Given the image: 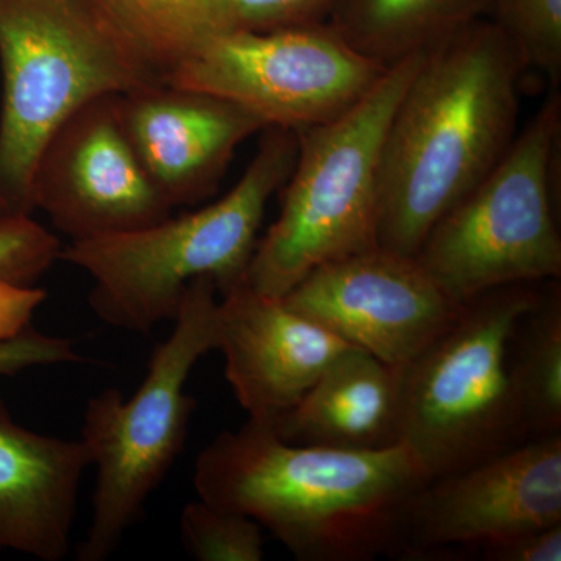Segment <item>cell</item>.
I'll use <instances>...</instances> for the list:
<instances>
[{
	"label": "cell",
	"mask_w": 561,
	"mask_h": 561,
	"mask_svg": "<svg viewBox=\"0 0 561 561\" xmlns=\"http://www.w3.org/2000/svg\"><path fill=\"white\" fill-rule=\"evenodd\" d=\"M479 553L486 561H560L561 523L524 531L511 540L483 548Z\"/></svg>",
	"instance_id": "cell-25"
},
{
	"label": "cell",
	"mask_w": 561,
	"mask_h": 561,
	"mask_svg": "<svg viewBox=\"0 0 561 561\" xmlns=\"http://www.w3.org/2000/svg\"><path fill=\"white\" fill-rule=\"evenodd\" d=\"M280 298L351 346L397 368L419 357L465 306L415 256L379 245L320 265Z\"/></svg>",
	"instance_id": "cell-11"
},
{
	"label": "cell",
	"mask_w": 561,
	"mask_h": 561,
	"mask_svg": "<svg viewBox=\"0 0 561 561\" xmlns=\"http://www.w3.org/2000/svg\"><path fill=\"white\" fill-rule=\"evenodd\" d=\"M486 14L489 0H341L328 22L362 55L390 66Z\"/></svg>",
	"instance_id": "cell-17"
},
{
	"label": "cell",
	"mask_w": 561,
	"mask_h": 561,
	"mask_svg": "<svg viewBox=\"0 0 561 561\" xmlns=\"http://www.w3.org/2000/svg\"><path fill=\"white\" fill-rule=\"evenodd\" d=\"M164 81L103 0H0V202L33 214L41 149L81 105Z\"/></svg>",
	"instance_id": "cell-4"
},
{
	"label": "cell",
	"mask_w": 561,
	"mask_h": 561,
	"mask_svg": "<svg viewBox=\"0 0 561 561\" xmlns=\"http://www.w3.org/2000/svg\"><path fill=\"white\" fill-rule=\"evenodd\" d=\"M404 443L375 451L283 440L249 420L198 456V497L250 516L300 561L401 556L413 501L430 483Z\"/></svg>",
	"instance_id": "cell-1"
},
{
	"label": "cell",
	"mask_w": 561,
	"mask_h": 561,
	"mask_svg": "<svg viewBox=\"0 0 561 561\" xmlns=\"http://www.w3.org/2000/svg\"><path fill=\"white\" fill-rule=\"evenodd\" d=\"M297 151V131L265 128L249 168L220 201L140 230L70 242L60 261L92 279L90 308L99 319L149 334L175 320L195 280H213L220 295L245 280L265 209L289 179Z\"/></svg>",
	"instance_id": "cell-3"
},
{
	"label": "cell",
	"mask_w": 561,
	"mask_h": 561,
	"mask_svg": "<svg viewBox=\"0 0 561 561\" xmlns=\"http://www.w3.org/2000/svg\"><path fill=\"white\" fill-rule=\"evenodd\" d=\"M524 72L493 21L424 51L383 140L379 247L415 256L434 225L496 168L519 131Z\"/></svg>",
	"instance_id": "cell-2"
},
{
	"label": "cell",
	"mask_w": 561,
	"mask_h": 561,
	"mask_svg": "<svg viewBox=\"0 0 561 561\" xmlns=\"http://www.w3.org/2000/svg\"><path fill=\"white\" fill-rule=\"evenodd\" d=\"M283 440L375 451L401 443L400 368L367 351H343L289 413L273 424Z\"/></svg>",
	"instance_id": "cell-16"
},
{
	"label": "cell",
	"mask_w": 561,
	"mask_h": 561,
	"mask_svg": "<svg viewBox=\"0 0 561 561\" xmlns=\"http://www.w3.org/2000/svg\"><path fill=\"white\" fill-rule=\"evenodd\" d=\"M493 22L515 47L524 69L537 70L559 90L561 0H489Z\"/></svg>",
	"instance_id": "cell-21"
},
{
	"label": "cell",
	"mask_w": 561,
	"mask_h": 561,
	"mask_svg": "<svg viewBox=\"0 0 561 561\" xmlns=\"http://www.w3.org/2000/svg\"><path fill=\"white\" fill-rule=\"evenodd\" d=\"M561 95L552 88L511 149L421 243L415 257L453 300L560 279L556 165Z\"/></svg>",
	"instance_id": "cell-8"
},
{
	"label": "cell",
	"mask_w": 561,
	"mask_h": 561,
	"mask_svg": "<svg viewBox=\"0 0 561 561\" xmlns=\"http://www.w3.org/2000/svg\"><path fill=\"white\" fill-rule=\"evenodd\" d=\"M561 523V435L534 437L434 479L413 501L401 556L481 551Z\"/></svg>",
	"instance_id": "cell-12"
},
{
	"label": "cell",
	"mask_w": 561,
	"mask_h": 561,
	"mask_svg": "<svg viewBox=\"0 0 561 561\" xmlns=\"http://www.w3.org/2000/svg\"><path fill=\"white\" fill-rule=\"evenodd\" d=\"M219 342L225 376L239 404L273 426L302 400L323 371L351 348L334 332L245 283L220 295Z\"/></svg>",
	"instance_id": "cell-13"
},
{
	"label": "cell",
	"mask_w": 561,
	"mask_h": 561,
	"mask_svg": "<svg viewBox=\"0 0 561 561\" xmlns=\"http://www.w3.org/2000/svg\"><path fill=\"white\" fill-rule=\"evenodd\" d=\"M424 51L390 65L342 116L297 131V160L278 217L247 268L243 283L251 289L284 297L320 265L378 245L383 140Z\"/></svg>",
	"instance_id": "cell-5"
},
{
	"label": "cell",
	"mask_w": 561,
	"mask_h": 561,
	"mask_svg": "<svg viewBox=\"0 0 561 561\" xmlns=\"http://www.w3.org/2000/svg\"><path fill=\"white\" fill-rule=\"evenodd\" d=\"M61 243L54 232L0 202V339L31 327L33 313L46 300L36 280L60 261Z\"/></svg>",
	"instance_id": "cell-19"
},
{
	"label": "cell",
	"mask_w": 561,
	"mask_h": 561,
	"mask_svg": "<svg viewBox=\"0 0 561 561\" xmlns=\"http://www.w3.org/2000/svg\"><path fill=\"white\" fill-rule=\"evenodd\" d=\"M512 371L529 438L561 431V289L541 284L513 334Z\"/></svg>",
	"instance_id": "cell-18"
},
{
	"label": "cell",
	"mask_w": 561,
	"mask_h": 561,
	"mask_svg": "<svg viewBox=\"0 0 561 561\" xmlns=\"http://www.w3.org/2000/svg\"><path fill=\"white\" fill-rule=\"evenodd\" d=\"M119 95L92 99L70 113L35 162L33 210H43L70 242L140 230L171 216V203L125 131Z\"/></svg>",
	"instance_id": "cell-10"
},
{
	"label": "cell",
	"mask_w": 561,
	"mask_h": 561,
	"mask_svg": "<svg viewBox=\"0 0 561 561\" xmlns=\"http://www.w3.org/2000/svg\"><path fill=\"white\" fill-rule=\"evenodd\" d=\"M217 294L210 279L187 287L175 328L151 354L146 379L133 397L125 401L119 390L108 389L88 402L81 442L98 482L79 560L103 561L116 551L183 451L195 409L187 379L219 342Z\"/></svg>",
	"instance_id": "cell-7"
},
{
	"label": "cell",
	"mask_w": 561,
	"mask_h": 561,
	"mask_svg": "<svg viewBox=\"0 0 561 561\" xmlns=\"http://www.w3.org/2000/svg\"><path fill=\"white\" fill-rule=\"evenodd\" d=\"M387 68L321 22L216 33L164 81L236 103L267 127L301 131L353 108Z\"/></svg>",
	"instance_id": "cell-9"
},
{
	"label": "cell",
	"mask_w": 561,
	"mask_h": 561,
	"mask_svg": "<svg viewBox=\"0 0 561 561\" xmlns=\"http://www.w3.org/2000/svg\"><path fill=\"white\" fill-rule=\"evenodd\" d=\"M80 360L69 339L41 334L32 324L13 337L0 339V375L13 376L31 368Z\"/></svg>",
	"instance_id": "cell-24"
},
{
	"label": "cell",
	"mask_w": 561,
	"mask_h": 561,
	"mask_svg": "<svg viewBox=\"0 0 561 561\" xmlns=\"http://www.w3.org/2000/svg\"><path fill=\"white\" fill-rule=\"evenodd\" d=\"M541 284L500 287L465 302L451 327L400 367L401 443L430 481L529 440L512 342Z\"/></svg>",
	"instance_id": "cell-6"
},
{
	"label": "cell",
	"mask_w": 561,
	"mask_h": 561,
	"mask_svg": "<svg viewBox=\"0 0 561 561\" xmlns=\"http://www.w3.org/2000/svg\"><path fill=\"white\" fill-rule=\"evenodd\" d=\"M184 549L201 561H261V524L243 513L201 500L190 502L180 516Z\"/></svg>",
	"instance_id": "cell-22"
},
{
	"label": "cell",
	"mask_w": 561,
	"mask_h": 561,
	"mask_svg": "<svg viewBox=\"0 0 561 561\" xmlns=\"http://www.w3.org/2000/svg\"><path fill=\"white\" fill-rule=\"evenodd\" d=\"M339 2L341 0H221L216 33L321 24L330 21Z\"/></svg>",
	"instance_id": "cell-23"
},
{
	"label": "cell",
	"mask_w": 561,
	"mask_h": 561,
	"mask_svg": "<svg viewBox=\"0 0 561 561\" xmlns=\"http://www.w3.org/2000/svg\"><path fill=\"white\" fill-rule=\"evenodd\" d=\"M162 79L217 32L221 0H103Z\"/></svg>",
	"instance_id": "cell-20"
},
{
	"label": "cell",
	"mask_w": 561,
	"mask_h": 561,
	"mask_svg": "<svg viewBox=\"0 0 561 561\" xmlns=\"http://www.w3.org/2000/svg\"><path fill=\"white\" fill-rule=\"evenodd\" d=\"M119 106L140 162L172 208L210 197L236 150L268 128L236 103L168 81L121 94Z\"/></svg>",
	"instance_id": "cell-14"
},
{
	"label": "cell",
	"mask_w": 561,
	"mask_h": 561,
	"mask_svg": "<svg viewBox=\"0 0 561 561\" xmlns=\"http://www.w3.org/2000/svg\"><path fill=\"white\" fill-rule=\"evenodd\" d=\"M87 445L21 426L0 400V553L39 561L68 557Z\"/></svg>",
	"instance_id": "cell-15"
}]
</instances>
